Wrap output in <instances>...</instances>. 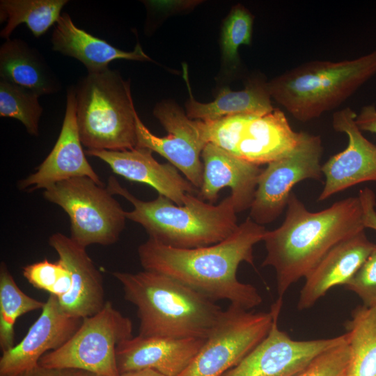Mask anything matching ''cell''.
Listing matches in <instances>:
<instances>
[{"mask_svg":"<svg viewBox=\"0 0 376 376\" xmlns=\"http://www.w3.org/2000/svg\"><path fill=\"white\" fill-rule=\"evenodd\" d=\"M267 230L248 217L219 243L179 249L148 238L139 246L138 255L144 270L172 277L214 301L228 300L250 310L263 299L253 285L237 279V269L242 262L253 265V246L263 241Z\"/></svg>","mask_w":376,"mask_h":376,"instance_id":"1","label":"cell"},{"mask_svg":"<svg viewBox=\"0 0 376 376\" xmlns=\"http://www.w3.org/2000/svg\"><path fill=\"white\" fill-rule=\"evenodd\" d=\"M284 221L267 230L263 241L266 256L262 266L276 273L277 300L306 275L323 256L342 240L365 230L358 196L348 197L313 212L291 192Z\"/></svg>","mask_w":376,"mask_h":376,"instance_id":"2","label":"cell"},{"mask_svg":"<svg viewBox=\"0 0 376 376\" xmlns=\"http://www.w3.org/2000/svg\"><path fill=\"white\" fill-rule=\"evenodd\" d=\"M112 274L125 299L136 307L141 337L206 339L224 311L215 301L161 273Z\"/></svg>","mask_w":376,"mask_h":376,"instance_id":"3","label":"cell"},{"mask_svg":"<svg viewBox=\"0 0 376 376\" xmlns=\"http://www.w3.org/2000/svg\"><path fill=\"white\" fill-rule=\"evenodd\" d=\"M107 188L112 195L121 196L132 204L133 210L125 212L127 219L142 226L150 239L169 246L212 245L227 238L239 226L230 196L214 205L189 194L183 205H178L160 194L152 201H141L114 176L109 178Z\"/></svg>","mask_w":376,"mask_h":376,"instance_id":"4","label":"cell"},{"mask_svg":"<svg viewBox=\"0 0 376 376\" xmlns=\"http://www.w3.org/2000/svg\"><path fill=\"white\" fill-rule=\"evenodd\" d=\"M376 75V49L360 57L314 61L267 82L272 98L292 117L307 122L340 105Z\"/></svg>","mask_w":376,"mask_h":376,"instance_id":"5","label":"cell"},{"mask_svg":"<svg viewBox=\"0 0 376 376\" xmlns=\"http://www.w3.org/2000/svg\"><path fill=\"white\" fill-rule=\"evenodd\" d=\"M75 91L80 140L88 150H125L136 147V111L130 81L108 68L88 72Z\"/></svg>","mask_w":376,"mask_h":376,"instance_id":"6","label":"cell"},{"mask_svg":"<svg viewBox=\"0 0 376 376\" xmlns=\"http://www.w3.org/2000/svg\"><path fill=\"white\" fill-rule=\"evenodd\" d=\"M43 196L67 213L70 237L85 248L114 244L125 228L126 212L107 188L88 177L58 182L45 189Z\"/></svg>","mask_w":376,"mask_h":376,"instance_id":"7","label":"cell"},{"mask_svg":"<svg viewBox=\"0 0 376 376\" xmlns=\"http://www.w3.org/2000/svg\"><path fill=\"white\" fill-rule=\"evenodd\" d=\"M132 330V321L107 301L99 312L82 319L80 327L61 347L44 354L38 364L118 376L116 349L133 337Z\"/></svg>","mask_w":376,"mask_h":376,"instance_id":"8","label":"cell"},{"mask_svg":"<svg viewBox=\"0 0 376 376\" xmlns=\"http://www.w3.org/2000/svg\"><path fill=\"white\" fill-rule=\"evenodd\" d=\"M283 302L269 312L249 311L230 304L189 365L178 376H222L269 332Z\"/></svg>","mask_w":376,"mask_h":376,"instance_id":"9","label":"cell"},{"mask_svg":"<svg viewBox=\"0 0 376 376\" xmlns=\"http://www.w3.org/2000/svg\"><path fill=\"white\" fill-rule=\"evenodd\" d=\"M322 152L320 136L302 132L292 152L262 170L249 217L262 226L275 221L286 209L296 184L307 179L321 180Z\"/></svg>","mask_w":376,"mask_h":376,"instance_id":"10","label":"cell"},{"mask_svg":"<svg viewBox=\"0 0 376 376\" xmlns=\"http://www.w3.org/2000/svg\"><path fill=\"white\" fill-rule=\"evenodd\" d=\"M153 114L168 134H153L136 112V147L148 148L166 158L199 191L203 177L201 154L208 143L204 122L189 118L170 101L158 103Z\"/></svg>","mask_w":376,"mask_h":376,"instance_id":"11","label":"cell"},{"mask_svg":"<svg viewBox=\"0 0 376 376\" xmlns=\"http://www.w3.org/2000/svg\"><path fill=\"white\" fill-rule=\"evenodd\" d=\"M276 318L267 336L222 376H294L322 352L347 341L331 338L297 340L279 329Z\"/></svg>","mask_w":376,"mask_h":376,"instance_id":"12","label":"cell"},{"mask_svg":"<svg viewBox=\"0 0 376 376\" xmlns=\"http://www.w3.org/2000/svg\"><path fill=\"white\" fill-rule=\"evenodd\" d=\"M357 113L350 107L336 111L332 117L335 131L348 139L345 150L331 156L322 165L324 185L318 201H324L338 192L365 182H376V146L359 129Z\"/></svg>","mask_w":376,"mask_h":376,"instance_id":"13","label":"cell"},{"mask_svg":"<svg viewBox=\"0 0 376 376\" xmlns=\"http://www.w3.org/2000/svg\"><path fill=\"white\" fill-rule=\"evenodd\" d=\"M82 319L68 315L58 297L49 295L41 314L22 341L3 352L0 376H19L38 365L49 350L61 347L78 329Z\"/></svg>","mask_w":376,"mask_h":376,"instance_id":"14","label":"cell"},{"mask_svg":"<svg viewBox=\"0 0 376 376\" xmlns=\"http://www.w3.org/2000/svg\"><path fill=\"white\" fill-rule=\"evenodd\" d=\"M77 121L74 87L67 91L65 116L58 139L37 171L18 182V187L28 191L47 187L58 182L88 177L103 185L88 160L81 146Z\"/></svg>","mask_w":376,"mask_h":376,"instance_id":"15","label":"cell"},{"mask_svg":"<svg viewBox=\"0 0 376 376\" xmlns=\"http://www.w3.org/2000/svg\"><path fill=\"white\" fill-rule=\"evenodd\" d=\"M152 151L136 147L132 150H87L86 154L107 163L113 173L130 181L146 184L178 205L198 189L171 164L158 162Z\"/></svg>","mask_w":376,"mask_h":376,"instance_id":"16","label":"cell"},{"mask_svg":"<svg viewBox=\"0 0 376 376\" xmlns=\"http://www.w3.org/2000/svg\"><path fill=\"white\" fill-rule=\"evenodd\" d=\"M49 244L56 251L58 259L71 275L70 290L58 297L63 311L81 319L99 312L106 303L102 276L86 248L61 233L51 235Z\"/></svg>","mask_w":376,"mask_h":376,"instance_id":"17","label":"cell"},{"mask_svg":"<svg viewBox=\"0 0 376 376\" xmlns=\"http://www.w3.org/2000/svg\"><path fill=\"white\" fill-rule=\"evenodd\" d=\"M203 338L132 337L116 349L119 374L152 369L165 376H178L203 346Z\"/></svg>","mask_w":376,"mask_h":376,"instance_id":"18","label":"cell"},{"mask_svg":"<svg viewBox=\"0 0 376 376\" xmlns=\"http://www.w3.org/2000/svg\"><path fill=\"white\" fill-rule=\"evenodd\" d=\"M201 159L203 177L198 191L200 198L213 203L217 200L220 190L228 187L237 213L249 209L263 169L211 143L205 146Z\"/></svg>","mask_w":376,"mask_h":376,"instance_id":"19","label":"cell"},{"mask_svg":"<svg viewBox=\"0 0 376 376\" xmlns=\"http://www.w3.org/2000/svg\"><path fill=\"white\" fill-rule=\"evenodd\" d=\"M375 247L364 230L336 244L305 277L298 308H309L331 288L345 285Z\"/></svg>","mask_w":376,"mask_h":376,"instance_id":"20","label":"cell"},{"mask_svg":"<svg viewBox=\"0 0 376 376\" xmlns=\"http://www.w3.org/2000/svg\"><path fill=\"white\" fill-rule=\"evenodd\" d=\"M301 134L292 129L282 111L274 108L266 114L249 116L233 155L259 166L268 164L292 152Z\"/></svg>","mask_w":376,"mask_h":376,"instance_id":"21","label":"cell"},{"mask_svg":"<svg viewBox=\"0 0 376 376\" xmlns=\"http://www.w3.org/2000/svg\"><path fill=\"white\" fill-rule=\"evenodd\" d=\"M51 42L54 51L79 60L88 73L105 70L117 59L152 61L139 42L133 51H123L77 27L67 13L54 25Z\"/></svg>","mask_w":376,"mask_h":376,"instance_id":"22","label":"cell"},{"mask_svg":"<svg viewBox=\"0 0 376 376\" xmlns=\"http://www.w3.org/2000/svg\"><path fill=\"white\" fill-rule=\"evenodd\" d=\"M183 77L189 95L186 103L187 115L191 119L210 121L237 115L261 116L274 109L267 82L251 81L241 91L224 87L214 101L201 103L191 93L186 65H183Z\"/></svg>","mask_w":376,"mask_h":376,"instance_id":"23","label":"cell"},{"mask_svg":"<svg viewBox=\"0 0 376 376\" xmlns=\"http://www.w3.org/2000/svg\"><path fill=\"white\" fill-rule=\"evenodd\" d=\"M0 77L39 96L56 93L61 88L42 56L19 39H7L1 46Z\"/></svg>","mask_w":376,"mask_h":376,"instance_id":"24","label":"cell"},{"mask_svg":"<svg viewBox=\"0 0 376 376\" xmlns=\"http://www.w3.org/2000/svg\"><path fill=\"white\" fill-rule=\"evenodd\" d=\"M345 327L349 376H376V306L357 307Z\"/></svg>","mask_w":376,"mask_h":376,"instance_id":"25","label":"cell"},{"mask_svg":"<svg viewBox=\"0 0 376 376\" xmlns=\"http://www.w3.org/2000/svg\"><path fill=\"white\" fill-rule=\"evenodd\" d=\"M67 0H1V22H6L1 38L9 39L15 29L25 23L33 35L45 34L58 20Z\"/></svg>","mask_w":376,"mask_h":376,"instance_id":"26","label":"cell"},{"mask_svg":"<svg viewBox=\"0 0 376 376\" xmlns=\"http://www.w3.org/2000/svg\"><path fill=\"white\" fill-rule=\"evenodd\" d=\"M45 302L33 299L17 286L6 265H0V347L2 352L15 346V324L24 314L42 309Z\"/></svg>","mask_w":376,"mask_h":376,"instance_id":"27","label":"cell"},{"mask_svg":"<svg viewBox=\"0 0 376 376\" xmlns=\"http://www.w3.org/2000/svg\"><path fill=\"white\" fill-rule=\"evenodd\" d=\"M39 97L29 90L1 79L0 116L19 120L30 134L37 136L42 113Z\"/></svg>","mask_w":376,"mask_h":376,"instance_id":"28","label":"cell"},{"mask_svg":"<svg viewBox=\"0 0 376 376\" xmlns=\"http://www.w3.org/2000/svg\"><path fill=\"white\" fill-rule=\"evenodd\" d=\"M253 17L242 5L233 7L226 19L221 31V45L225 60L238 61V49L242 45H250Z\"/></svg>","mask_w":376,"mask_h":376,"instance_id":"29","label":"cell"},{"mask_svg":"<svg viewBox=\"0 0 376 376\" xmlns=\"http://www.w3.org/2000/svg\"><path fill=\"white\" fill-rule=\"evenodd\" d=\"M24 278L35 288L58 297L65 295L72 285L71 275L64 263L44 260L23 267Z\"/></svg>","mask_w":376,"mask_h":376,"instance_id":"30","label":"cell"},{"mask_svg":"<svg viewBox=\"0 0 376 376\" xmlns=\"http://www.w3.org/2000/svg\"><path fill=\"white\" fill-rule=\"evenodd\" d=\"M350 361V352L346 341L322 352L294 376H340Z\"/></svg>","mask_w":376,"mask_h":376,"instance_id":"31","label":"cell"},{"mask_svg":"<svg viewBox=\"0 0 376 376\" xmlns=\"http://www.w3.org/2000/svg\"><path fill=\"white\" fill-rule=\"evenodd\" d=\"M344 286L356 293L363 306H376V247Z\"/></svg>","mask_w":376,"mask_h":376,"instance_id":"32","label":"cell"},{"mask_svg":"<svg viewBox=\"0 0 376 376\" xmlns=\"http://www.w3.org/2000/svg\"><path fill=\"white\" fill-rule=\"evenodd\" d=\"M358 197L361 205L364 228L376 230V198L375 193L366 187L359 191Z\"/></svg>","mask_w":376,"mask_h":376,"instance_id":"33","label":"cell"},{"mask_svg":"<svg viewBox=\"0 0 376 376\" xmlns=\"http://www.w3.org/2000/svg\"><path fill=\"white\" fill-rule=\"evenodd\" d=\"M355 123L359 129L363 132L376 134V107L374 104L363 107L357 114Z\"/></svg>","mask_w":376,"mask_h":376,"instance_id":"34","label":"cell"},{"mask_svg":"<svg viewBox=\"0 0 376 376\" xmlns=\"http://www.w3.org/2000/svg\"><path fill=\"white\" fill-rule=\"evenodd\" d=\"M77 370L51 368L40 366L26 370L19 376H76Z\"/></svg>","mask_w":376,"mask_h":376,"instance_id":"35","label":"cell"},{"mask_svg":"<svg viewBox=\"0 0 376 376\" xmlns=\"http://www.w3.org/2000/svg\"><path fill=\"white\" fill-rule=\"evenodd\" d=\"M118 376H165L152 369H144L136 371L127 372Z\"/></svg>","mask_w":376,"mask_h":376,"instance_id":"36","label":"cell"},{"mask_svg":"<svg viewBox=\"0 0 376 376\" xmlns=\"http://www.w3.org/2000/svg\"><path fill=\"white\" fill-rule=\"evenodd\" d=\"M76 376H102L88 371L77 370Z\"/></svg>","mask_w":376,"mask_h":376,"instance_id":"37","label":"cell"},{"mask_svg":"<svg viewBox=\"0 0 376 376\" xmlns=\"http://www.w3.org/2000/svg\"><path fill=\"white\" fill-rule=\"evenodd\" d=\"M340 376H349L348 372H347V368Z\"/></svg>","mask_w":376,"mask_h":376,"instance_id":"38","label":"cell"}]
</instances>
